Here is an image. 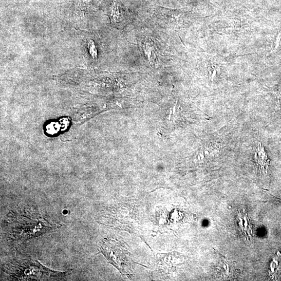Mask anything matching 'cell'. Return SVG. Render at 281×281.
Listing matches in <instances>:
<instances>
[{
  "instance_id": "1",
  "label": "cell",
  "mask_w": 281,
  "mask_h": 281,
  "mask_svg": "<svg viewBox=\"0 0 281 281\" xmlns=\"http://www.w3.org/2000/svg\"><path fill=\"white\" fill-rule=\"evenodd\" d=\"M9 270L10 276L17 280H56L65 276V273L50 270L34 261L25 260L15 264Z\"/></svg>"
},
{
  "instance_id": "2",
  "label": "cell",
  "mask_w": 281,
  "mask_h": 281,
  "mask_svg": "<svg viewBox=\"0 0 281 281\" xmlns=\"http://www.w3.org/2000/svg\"><path fill=\"white\" fill-rule=\"evenodd\" d=\"M101 251L121 274L128 277L132 275V264L130 256L119 242L105 239L101 246Z\"/></svg>"
},
{
  "instance_id": "3",
  "label": "cell",
  "mask_w": 281,
  "mask_h": 281,
  "mask_svg": "<svg viewBox=\"0 0 281 281\" xmlns=\"http://www.w3.org/2000/svg\"><path fill=\"white\" fill-rule=\"evenodd\" d=\"M255 161L260 169L265 173H267L270 165V159L266 151L261 143H258L255 149Z\"/></svg>"
},
{
  "instance_id": "4",
  "label": "cell",
  "mask_w": 281,
  "mask_h": 281,
  "mask_svg": "<svg viewBox=\"0 0 281 281\" xmlns=\"http://www.w3.org/2000/svg\"><path fill=\"white\" fill-rule=\"evenodd\" d=\"M110 18L112 25L121 28L125 24V18L122 10L118 3L113 2L111 7Z\"/></svg>"
},
{
  "instance_id": "5",
  "label": "cell",
  "mask_w": 281,
  "mask_h": 281,
  "mask_svg": "<svg viewBox=\"0 0 281 281\" xmlns=\"http://www.w3.org/2000/svg\"><path fill=\"white\" fill-rule=\"evenodd\" d=\"M142 47L144 56L150 64H153L157 56V50L154 42L147 39L142 43Z\"/></svg>"
},
{
  "instance_id": "6",
  "label": "cell",
  "mask_w": 281,
  "mask_h": 281,
  "mask_svg": "<svg viewBox=\"0 0 281 281\" xmlns=\"http://www.w3.org/2000/svg\"><path fill=\"white\" fill-rule=\"evenodd\" d=\"M239 223L241 228L243 232L245 233L246 234H249L252 233L250 231V223H249L247 217L246 215H239Z\"/></svg>"
},
{
  "instance_id": "7",
  "label": "cell",
  "mask_w": 281,
  "mask_h": 281,
  "mask_svg": "<svg viewBox=\"0 0 281 281\" xmlns=\"http://www.w3.org/2000/svg\"><path fill=\"white\" fill-rule=\"evenodd\" d=\"M88 48L90 54L91 56H92L94 58H96L97 56V53L95 45L93 41L91 40L89 41L88 43Z\"/></svg>"
},
{
  "instance_id": "8",
  "label": "cell",
  "mask_w": 281,
  "mask_h": 281,
  "mask_svg": "<svg viewBox=\"0 0 281 281\" xmlns=\"http://www.w3.org/2000/svg\"><path fill=\"white\" fill-rule=\"evenodd\" d=\"M279 94L280 98H281V87L279 89Z\"/></svg>"
}]
</instances>
